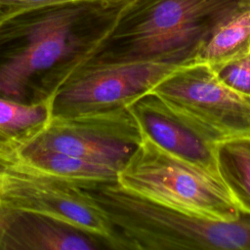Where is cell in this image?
<instances>
[{"label": "cell", "mask_w": 250, "mask_h": 250, "mask_svg": "<svg viewBox=\"0 0 250 250\" xmlns=\"http://www.w3.org/2000/svg\"><path fill=\"white\" fill-rule=\"evenodd\" d=\"M134 0H84L25 10L0 21V97L48 103Z\"/></svg>", "instance_id": "obj_1"}, {"label": "cell", "mask_w": 250, "mask_h": 250, "mask_svg": "<svg viewBox=\"0 0 250 250\" xmlns=\"http://www.w3.org/2000/svg\"><path fill=\"white\" fill-rule=\"evenodd\" d=\"M247 9L250 0H134L86 59L188 64L220 24Z\"/></svg>", "instance_id": "obj_2"}, {"label": "cell", "mask_w": 250, "mask_h": 250, "mask_svg": "<svg viewBox=\"0 0 250 250\" xmlns=\"http://www.w3.org/2000/svg\"><path fill=\"white\" fill-rule=\"evenodd\" d=\"M96 197L113 230L114 250H250V215L211 220L140 197L117 181H101Z\"/></svg>", "instance_id": "obj_3"}, {"label": "cell", "mask_w": 250, "mask_h": 250, "mask_svg": "<svg viewBox=\"0 0 250 250\" xmlns=\"http://www.w3.org/2000/svg\"><path fill=\"white\" fill-rule=\"evenodd\" d=\"M117 183L140 197L198 217L231 222L247 214L220 174L164 150L143 133Z\"/></svg>", "instance_id": "obj_4"}, {"label": "cell", "mask_w": 250, "mask_h": 250, "mask_svg": "<svg viewBox=\"0 0 250 250\" xmlns=\"http://www.w3.org/2000/svg\"><path fill=\"white\" fill-rule=\"evenodd\" d=\"M148 92L215 146L250 137V95L224 83L209 64L182 65Z\"/></svg>", "instance_id": "obj_5"}, {"label": "cell", "mask_w": 250, "mask_h": 250, "mask_svg": "<svg viewBox=\"0 0 250 250\" xmlns=\"http://www.w3.org/2000/svg\"><path fill=\"white\" fill-rule=\"evenodd\" d=\"M182 65L185 64L105 62L85 59L52 97V118L126 107Z\"/></svg>", "instance_id": "obj_6"}, {"label": "cell", "mask_w": 250, "mask_h": 250, "mask_svg": "<svg viewBox=\"0 0 250 250\" xmlns=\"http://www.w3.org/2000/svg\"><path fill=\"white\" fill-rule=\"evenodd\" d=\"M142 140L128 106L72 117L52 118L23 148L53 150L119 169Z\"/></svg>", "instance_id": "obj_7"}, {"label": "cell", "mask_w": 250, "mask_h": 250, "mask_svg": "<svg viewBox=\"0 0 250 250\" xmlns=\"http://www.w3.org/2000/svg\"><path fill=\"white\" fill-rule=\"evenodd\" d=\"M103 239L47 215L0 202V250H101Z\"/></svg>", "instance_id": "obj_8"}, {"label": "cell", "mask_w": 250, "mask_h": 250, "mask_svg": "<svg viewBox=\"0 0 250 250\" xmlns=\"http://www.w3.org/2000/svg\"><path fill=\"white\" fill-rule=\"evenodd\" d=\"M128 108L141 132L161 148L220 174L216 146L172 112L150 92L138 98Z\"/></svg>", "instance_id": "obj_9"}, {"label": "cell", "mask_w": 250, "mask_h": 250, "mask_svg": "<svg viewBox=\"0 0 250 250\" xmlns=\"http://www.w3.org/2000/svg\"><path fill=\"white\" fill-rule=\"evenodd\" d=\"M51 119L50 102L26 104L0 97V162L15 158Z\"/></svg>", "instance_id": "obj_10"}, {"label": "cell", "mask_w": 250, "mask_h": 250, "mask_svg": "<svg viewBox=\"0 0 250 250\" xmlns=\"http://www.w3.org/2000/svg\"><path fill=\"white\" fill-rule=\"evenodd\" d=\"M12 160L68 178L117 181L118 170L114 167L53 150L22 148Z\"/></svg>", "instance_id": "obj_11"}, {"label": "cell", "mask_w": 250, "mask_h": 250, "mask_svg": "<svg viewBox=\"0 0 250 250\" xmlns=\"http://www.w3.org/2000/svg\"><path fill=\"white\" fill-rule=\"evenodd\" d=\"M250 46V9L220 24L196 54L197 62L215 65L241 53Z\"/></svg>", "instance_id": "obj_12"}, {"label": "cell", "mask_w": 250, "mask_h": 250, "mask_svg": "<svg viewBox=\"0 0 250 250\" xmlns=\"http://www.w3.org/2000/svg\"><path fill=\"white\" fill-rule=\"evenodd\" d=\"M220 174L250 215V143L237 139L216 145Z\"/></svg>", "instance_id": "obj_13"}, {"label": "cell", "mask_w": 250, "mask_h": 250, "mask_svg": "<svg viewBox=\"0 0 250 250\" xmlns=\"http://www.w3.org/2000/svg\"><path fill=\"white\" fill-rule=\"evenodd\" d=\"M211 67L224 83L250 95V46L232 58Z\"/></svg>", "instance_id": "obj_14"}, {"label": "cell", "mask_w": 250, "mask_h": 250, "mask_svg": "<svg viewBox=\"0 0 250 250\" xmlns=\"http://www.w3.org/2000/svg\"><path fill=\"white\" fill-rule=\"evenodd\" d=\"M84 0H0V21L25 10Z\"/></svg>", "instance_id": "obj_15"}, {"label": "cell", "mask_w": 250, "mask_h": 250, "mask_svg": "<svg viewBox=\"0 0 250 250\" xmlns=\"http://www.w3.org/2000/svg\"><path fill=\"white\" fill-rule=\"evenodd\" d=\"M236 140H237V139H236ZM241 140H245V141H247V142L250 143V137H249V138H243V139H241Z\"/></svg>", "instance_id": "obj_16"}]
</instances>
